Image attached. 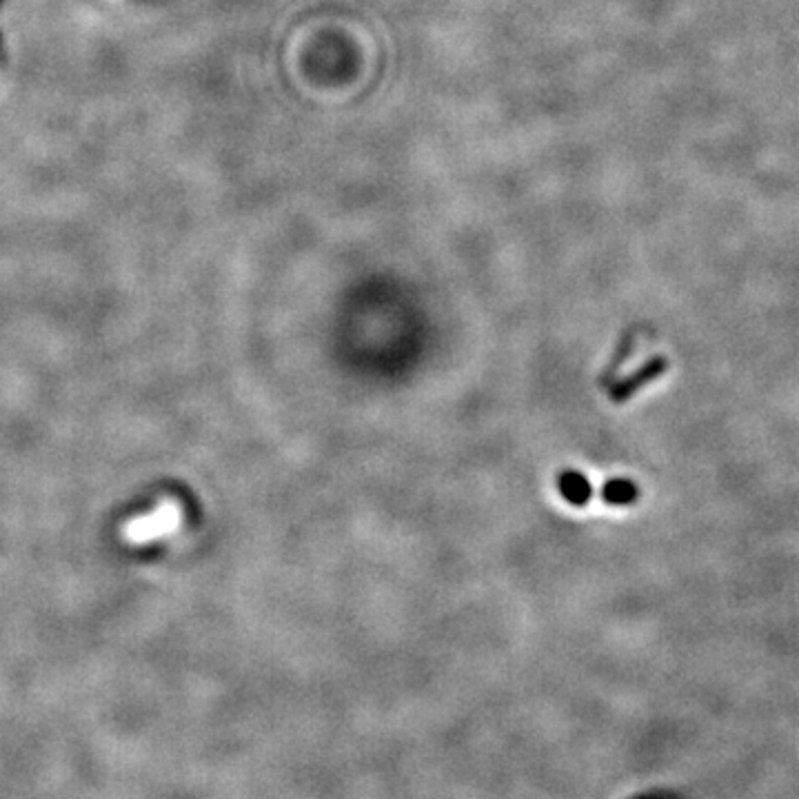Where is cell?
Listing matches in <instances>:
<instances>
[{
	"instance_id": "1",
	"label": "cell",
	"mask_w": 799,
	"mask_h": 799,
	"mask_svg": "<svg viewBox=\"0 0 799 799\" xmlns=\"http://www.w3.org/2000/svg\"><path fill=\"white\" fill-rule=\"evenodd\" d=\"M171 504H164L156 513L147 515V518H136L125 526V538L131 544H147L160 536H164L166 531H171L176 524V515L174 511L169 513Z\"/></svg>"
},
{
	"instance_id": "2",
	"label": "cell",
	"mask_w": 799,
	"mask_h": 799,
	"mask_svg": "<svg viewBox=\"0 0 799 799\" xmlns=\"http://www.w3.org/2000/svg\"><path fill=\"white\" fill-rule=\"evenodd\" d=\"M666 366H669V362H666L664 358H655V360H651L646 366H642L640 371H635L630 378H626L624 382H620V385L615 387V391H613V400H615V402H624V400H628L635 391H640V387H644L646 382H651V380L659 378V375L666 371Z\"/></svg>"
},
{
	"instance_id": "3",
	"label": "cell",
	"mask_w": 799,
	"mask_h": 799,
	"mask_svg": "<svg viewBox=\"0 0 799 799\" xmlns=\"http://www.w3.org/2000/svg\"><path fill=\"white\" fill-rule=\"evenodd\" d=\"M560 491H562L564 499H569V502L575 504V506H584V504H589V499H591V484H589V480L582 475V473H577V471H569V473L562 475Z\"/></svg>"
},
{
	"instance_id": "4",
	"label": "cell",
	"mask_w": 799,
	"mask_h": 799,
	"mask_svg": "<svg viewBox=\"0 0 799 799\" xmlns=\"http://www.w3.org/2000/svg\"><path fill=\"white\" fill-rule=\"evenodd\" d=\"M638 497H640V489L635 482H630V480L615 477L602 487V499H606L608 504H615V506L633 504V502H638Z\"/></svg>"
}]
</instances>
